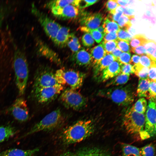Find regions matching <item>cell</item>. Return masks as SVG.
I'll list each match as a JSON object with an SVG mask.
<instances>
[{
  "label": "cell",
  "instance_id": "6da1fadb",
  "mask_svg": "<svg viewBox=\"0 0 156 156\" xmlns=\"http://www.w3.org/2000/svg\"><path fill=\"white\" fill-rule=\"evenodd\" d=\"M11 42L13 49V65L16 85L20 95L25 93L29 76L28 64L24 53L18 46L12 38Z\"/></svg>",
  "mask_w": 156,
  "mask_h": 156
},
{
  "label": "cell",
  "instance_id": "7a4b0ae2",
  "mask_svg": "<svg viewBox=\"0 0 156 156\" xmlns=\"http://www.w3.org/2000/svg\"><path fill=\"white\" fill-rule=\"evenodd\" d=\"M94 128V124L91 120L78 121L63 131L62 140L67 145L80 142L90 136L93 133Z\"/></svg>",
  "mask_w": 156,
  "mask_h": 156
},
{
  "label": "cell",
  "instance_id": "3957f363",
  "mask_svg": "<svg viewBox=\"0 0 156 156\" xmlns=\"http://www.w3.org/2000/svg\"><path fill=\"white\" fill-rule=\"evenodd\" d=\"M99 95L112 100L119 105L127 106L134 101L135 94L131 85L112 87L101 90Z\"/></svg>",
  "mask_w": 156,
  "mask_h": 156
},
{
  "label": "cell",
  "instance_id": "277c9868",
  "mask_svg": "<svg viewBox=\"0 0 156 156\" xmlns=\"http://www.w3.org/2000/svg\"><path fill=\"white\" fill-rule=\"evenodd\" d=\"M64 120V116L60 109H56L47 115L21 137L40 131H50L55 129L61 125Z\"/></svg>",
  "mask_w": 156,
  "mask_h": 156
},
{
  "label": "cell",
  "instance_id": "5b68a950",
  "mask_svg": "<svg viewBox=\"0 0 156 156\" xmlns=\"http://www.w3.org/2000/svg\"><path fill=\"white\" fill-rule=\"evenodd\" d=\"M145 115L138 113L131 107L126 112L122 124L126 131L130 134H135L144 131Z\"/></svg>",
  "mask_w": 156,
  "mask_h": 156
},
{
  "label": "cell",
  "instance_id": "8992f818",
  "mask_svg": "<svg viewBox=\"0 0 156 156\" xmlns=\"http://www.w3.org/2000/svg\"><path fill=\"white\" fill-rule=\"evenodd\" d=\"M60 99L66 107L80 110L86 106L87 100L82 94L75 90L68 88L63 91Z\"/></svg>",
  "mask_w": 156,
  "mask_h": 156
},
{
  "label": "cell",
  "instance_id": "52a82bcc",
  "mask_svg": "<svg viewBox=\"0 0 156 156\" xmlns=\"http://www.w3.org/2000/svg\"><path fill=\"white\" fill-rule=\"evenodd\" d=\"M31 12L36 17L46 34L53 41L61 26L41 12L34 3L31 5Z\"/></svg>",
  "mask_w": 156,
  "mask_h": 156
},
{
  "label": "cell",
  "instance_id": "ba28073f",
  "mask_svg": "<svg viewBox=\"0 0 156 156\" xmlns=\"http://www.w3.org/2000/svg\"><path fill=\"white\" fill-rule=\"evenodd\" d=\"M64 89L63 86L57 84L52 86L33 89L32 94L38 103L45 104L55 99Z\"/></svg>",
  "mask_w": 156,
  "mask_h": 156
},
{
  "label": "cell",
  "instance_id": "9c48e42d",
  "mask_svg": "<svg viewBox=\"0 0 156 156\" xmlns=\"http://www.w3.org/2000/svg\"><path fill=\"white\" fill-rule=\"evenodd\" d=\"M59 84L55 77V72L47 68L40 67L36 71L33 89L53 86Z\"/></svg>",
  "mask_w": 156,
  "mask_h": 156
},
{
  "label": "cell",
  "instance_id": "30bf717a",
  "mask_svg": "<svg viewBox=\"0 0 156 156\" xmlns=\"http://www.w3.org/2000/svg\"><path fill=\"white\" fill-rule=\"evenodd\" d=\"M144 131L148 136H154L156 134L155 100L150 99L145 115Z\"/></svg>",
  "mask_w": 156,
  "mask_h": 156
},
{
  "label": "cell",
  "instance_id": "8fae6325",
  "mask_svg": "<svg viewBox=\"0 0 156 156\" xmlns=\"http://www.w3.org/2000/svg\"><path fill=\"white\" fill-rule=\"evenodd\" d=\"M9 111L17 120L23 122L29 118V110L26 101L22 97L17 98L9 108Z\"/></svg>",
  "mask_w": 156,
  "mask_h": 156
},
{
  "label": "cell",
  "instance_id": "7c38bea8",
  "mask_svg": "<svg viewBox=\"0 0 156 156\" xmlns=\"http://www.w3.org/2000/svg\"><path fill=\"white\" fill-rule=\"evenodd\" d=\"M103 19V14L100 13H90L83 12L80 17V24L91 29H97L100 25Z\"/></svg>",
  "mask_w": 156,
  "mask_h": 156
},
{
  "label": "cell",
  "instance_id": "4fadbf2b",
  "mask_svg": "<svg viewBox=\"0 0 156 156\" xmlns=\"http://www.w3.org/2000/svg\"><path fill=\"white\" fill-rule=\"evenodd\" d=\"M85 74L81 72L73 69L64 70V79L66 84L70 88L76 90L82 85Z\"/></svg>",
  "mask_w": 156,
  "mask_h": 156
},
{
  "label": "cell",
  "instance_id": "5bb4252c",
  "mask_svg": "<svg viewBox=\"0 0 156 156\" xmlns=\"http://www.w3.org/2000/svg\"><path fill=\"white\" fill-rule=\"evenodd\" d=\"M50 9L55 16L64 20L75 18L80 14L78 8L71 5L62 8H54Z\"/></svg>",
  "mask_w": 156,
  "mask_h": 156
},
{
  "label": "cell",
  "instance_id": "9a60e30c",
  "mask_svg": "<svg viewBox=\"0 0 156 156\" xmlns=\"http://www.w3.org/2000/svg\"><path fill=\"white\" fill-rule=\"evenodd\" d=\"M39 150L38 148L26 150L11 148L0 153V156H35Z\"/></svg>",
  "mask_w": 156,
  "mask_h": 156
},
{
  "label": "cell",
  "instance_id": "2e32d148",
  "mask_svg": "<svg viewBox=\"0 0 156 156\" xmlns=\"http://www.w3.org/2000/svg\"><path fill=\"white\" fill-rule=\"evenodd\" d=\"M117 60L116 58L111 53L106 55L94 67V74L95 77L99 76L100 74L108 67L112 62Z\"/></svg>",
  "mask_w": 156,
  "mask_h": 156
},
{
  "label": "cell",
  "instance_id": "e0dca14e",
  "mask_svg": "<svg viewBox=\"0 0 156 156\" xmlns=\"http://www.w3.org/2000/svg\"><path fill=\"white\" fill-rule=\"evenodd\" d=\"M120 73L119 63L116 60L103 71L101 80L103 81H105L116 76Z\"/></svg>",
  "mask_w": 156,
  "mask_h": 156
},
{
  "label": "cell",
  "instance_id": "ac0fdd59",
  "mask_svg": "<svg viewBox=\"0 0 156 156\" xmlns=\"http://www.w3.org/2000/svg\"><path fill=\"white\" fill-rule=\"evenodd\" d=\"M73 60L78 65L87 66L91 64V58L90 53L84 49H80L73 55Z\"/></svg>",
  "mask_w": 156,
  "mask_h": 156
},
{
  "label": "cell",
  "instance_id": "d6986e66",
  "mask_svg": "<svg viewBox=\"0 0 156 156\" xmlns=\"http://www.w3.org/2000/svg\"><path fill=\"white\" fill-rule=\"evenodd\" d=\"M70 31L68 28L61 26L53 41L55 44L60 47L66 46L70 34Z\"/></svg>",
  "mask_w": 156,
  "mask_h": 156
},
{
  "label": "cell",
  "instance_id": "ffe728a7",
  "mask_svg": "<svg viewBox=\"0 0 156 156\" xmlns=\"http://www.w3.org/2000/svg\"><path fill=\"white\" fill-rule=\"evenodd\" d=\"M91 64L94 66L107 54L102 43L93 47L90 53Z\"/></svg>",
  "mask_w": 156,
  "mask_h": 156
},
{
  "label": "cell",
  "instance_id": "44dd1931",
  "mask_svg": "<svg viewBox=\"0 0 156 156\" xmlns=\"http://www.w3.org/2000/svg\"><path fill=\"white\" fill-rule=\"evenodd\" d=\"M150 81L148 79H140L136 92L140 97H145L150 99L149 88Z\"/></svg>",
  "mask_w": 156,
  "mask_h": 156
},
{
  "label": "cell",
  "instance_id": "7402d4cb",
  "mask_svg": "<svg viewBox=\"0 0 156 156\" xmlns=\"http://www.w3.org/2000/svg\"><path fill=\"white\" fill-rule=\"evenodd\" d=\"M79 2V0H53L48 2L46 5L50 9L54 8H62L69 5H73L78 8Z\"/></svg>",
  "mask_w": 156,
  "mask_h": 156
},
{
  "label": "cell",
  "instance_id": "603a6c76",
  "mask_svg": "<svg viewBox=\"0 0 156 156\" xmlns=\"http://www.w3.org/2000/svg\"><path fill=\"white\" fill-rule=\"evenodd\" d=\"M16 132L14 127L10 125L0 126V143L12 137Z\"/></svg>",
  "mask_w": 156,
  "mask_h": 156
},
{
  "label": "cell",
  "instance_id": "cb8c5ba5",
  "mask_svg": "<svg viewBox=\"0 0 156 156\" xmlns=\"http://www.w3.org/2000/svg\"><path fill=\"white\" fill-rule=\"evenodd\" d=\"M102 26L104 29V33L117 32L120 29L118 24L115 22L106 17L103 22Z\"/></svg>",
  "mask_w": 156,
  "mask_h": 156
},
{
  "label": "cell",
  "instance_id": "d4e9b609",
  "mask_svg": "<svg viewBox=\"0 0 156 156\" xmlns=\"http://www.w3.org/2000/svg\"><path fill=\"white\" fill-rule=\"evenodd\" d=\"M129 75L120 73L116 77L109 81L106 85V87L118 86L125 84L129 79Z\"/></svg>",
  "mask_w": 156,
  "mask_h": 156
},
{
  "label": "cell",
  "instance_id": "484cf974",
  "mask_svg": "<svg viewBox=\"0 0 156 156\" xmlns=\"http://www.w3.org/2000/svg\"><path fill=\"white\" fill-rule=\"evenodd\" d=\"M146 49V55L153 61L156 62V43L151 39H148L144 45Z\"/></svg>",
  "mask_w": 156,
  "mask_h": 156
},
{
  "label": "cell",
  "instance_id": "4316f807",
  "mask_svg": "<svg viewBox=\"0 0 156 156\" xmlns=\"http://www.w3.org/2000/svg\"><path fill=\"white\" fill-rule=\"evenodd\" d=\"M122 156H141L140 149L135 146L124 144L122 147Z\"/></svg>",
  "mask_w": 156,
  "mask_h": 156
},
{
  "label": "cell",
  "instance_id": "83f0119b",
  "mask_svg": "<svg viewBox=\"0 0 156 156\" xmlns=\"http://www.w3.org/2000/svg\"><path fill=\"white\" fill-rule=\"evenodd\" d=\"M84 156H111L106 151L97 148H93L82 151Z\"/></svg>",
  "mask_w": 156,
  "mask_h": 156
},
{
  "label": "cell",
  "instance_id": "f1b7e54d",
  "mask_svg": "<svg viewBox=\"0 0 156 156\" xmlns=\"http://www.w3.org/2000/svg\"><path fill=\"white\" fill-rule=\"evenodd\" d=\"M148 38L143 34H136L133 37L130 41V45L131 48H134L139 46H144L147 41Z\"/></svg>",
  "mask_w": 156,
  "mask_h": 156
},
{
  "label": "cell",
  "instance_id": "f546056e",
  "mask_svg": "<svg viewBox=\"0 0 156 156\" xmlns=\"http://www.w3.org/2000/svg\"><path fill=\"white\" fill-rule=\"evenodd\" d=\"M133 67L134 73L140 79H148L149 68L143 66L140 63L133 66Z\"/></svg>",
  "mask_w": 156,
  "mask_h": 156
},
{
  "label": "cell",
  "instance_id": "4dcf8cb0",
  "mask_svg": "<svg viewBox=\"0 0 156 156\" xmlns=\"http://www.w3.org/2000/svg\"><path fill=\"white\" fill-rule=\"evenodd\" d=\"M67 44L71 50L76 53L81 48V44L78 38L73 33L70 34Z\"/></svg>",
  "mask_w": 156,
  "mask_h": 156
},
{
  "label": "cell",
  "instance_id": "1f68e13d",
  "mask_svg": "<svg viewBox=\"0 0 156 156\" xmlns=\"http://www.w3.org/2000/svg\"><path fill=\"white\" fill-rule=\"evenodd\" d=\"M147 105L146 100L144 98H141L139 99L131 108L138 113L144 114L146 111Z\"/></svg>",
  "mask_w": 156,
  "mask_h": 156
},
{
  "label": "cell",
  "instance_id": "d6a6232c",
  "mask_svg": "<svg viewBox=\"0 0 156 156\" xmlns=\"http://www.w3.org/2000/svg\"><path fill=\"white\" fill-rule=\"evenodd\" d=\"M80 30L85 33H89L91 35L94 40L98 43L102 40L105 34L99 32L96 29H91L84 26H81Z\"/></svg>",
  "mask_w": 156,
  "mask_h": 156
},
{
  "label": "cell",
  "instance_id": "836d02e7",
  "mask_svg": "<svg viewBox=\"0 0 156 156\" xmlns=\"http://www.w3.org/2000/svg\"><path fill=\"white\" fill-rule=\"evenodd\" d=\"M12 6L8 3H1L0 4V28L4 20L10 13Z\"/></svg>",
  "mask_w": 156,
  "mask_h": 156
},
{
  "label": "cell",
  "instance_id": "e575fe53",
  "mask_svg": "<svg viewBox=\"0 0 156 156\" xmlns=\"http://www.w3.org/2000/svg\"><path fill=\"white\" fill-rule=\"evenodd\" d=\"M117 24L121 29H127L132 25L130 22L128 16L122 14L117 21Z\"/></svg>",
  "mask_w": 156,
  "mask_h": 156
},
{
  "label": "cell",
  "instance_id": "d590c367",
  "mask_svg": "<svg viewBox=\"0 0 156 156\" xmlns=\"http://www.w3.org/2000/svg\"><path fill=\"white\" fill-rule=\"evenodd\" d=\"M141 155L142 156H154L155 150L152 144H147L140 149Z\"/></svg>",
  "mask_w": 156,
  "mask_h": 156
},
{
  "label": "cell",
  "instance_id": "8d00e7d4",
  "mask_svg": "<svg viewBox=\"0 0 156 156\" xmlns=\"http://www.w3.org/2000/svg\"><path fill=\"white\" fill-rule=\"evenodd\" d=\"M101 43L107 54L111 53L117 47L116 40L109 41L103 40Z\"/></svg>",
  "mask_w": 156,
  "mask_h": 156
},
{
  "label": "cell",
  "instance_id": "74e56055",
  "mask_svg": "<svg viewBox=\"0 0 156 156\" xmlns=\"http://www.w3.org/2000/svg\"><path fill=\"white\" fill-rule=\"evenodd\" d=\"M55 77L57 83L63 86L66 84L64 79V70L60 69L55 72Z\"/></svg>",
  "mask_w": 156,
  "mask_h": 156
},
{
  "label": "cell",
  "instance_id": "f35d334b",
  "mask_svg": "<svg viewBox=\"0 0 156 156\" xmlns=\"http://www.w3.org/2000/svg\"><path fill=\"white\" fill-rule=\"evenodd\" d=\"M117 47L122 52H129L130 48L129 42L124 40L117 39L116 40Z\"/></svg>",
  "mask_w": 156,
  "mask_h": 156
},
{
  "label": "cell",
  "instance_id": "ab89813d",
  "mask_svg": "<svg viewBox=\"0 0 156 156\" xmlns=\"http://www.w3.org/2000/svg\"><path fill=\"white\" fill-rule=\"evenodd\" d=\"M81 41L83 45L87 47L92 46L94 42V40L89 33H85L83 35Z\"/></svg>",
  "mask_w": 156,
  "mask_h": 156
},
{
  "label": "cell",
  "instance_id": "60d3db41",
  "mask_svg": "<svg viewBox=\"0 0 156 156\" xmlns=\"http://www.w3.org/2000/svg\"><path fill=\"white\" fill-rule=\"evenodd\" d=\"M117 33L118 39L120 40H125L129 42L132 38V36L125 29H120Z\"/></svg>",
  "mask_w": 156,
  "mask_h": 156
},
{
  "label": "cell",
  "instance_id": "b9f144b4",
  "mask_svg": "<svg viewBox=\"0 0 156 156\" xmlns=\"http://www.w3.org/2000/svg\"><path fill=\"white\" fill-rule=\"evenodd\" d=\"M119 6L115 0L108 1L106 3L105 7L107 10L109 12V14L114 13L116 8Z\"/></svg>",
  "mask_w": 156,
  "mask_h": 156
},
{
  "label": "cell",
  "instance_id": "7bdbcfd3",
  "mask_svg": "<svg viewBox=\"0 0 156 156\" xmlns=\"http://www.w3.org/2000/svg\"><path fill=\"white\" fill-rule=\"evenodd\" d=\"M154 62L146 55H142L140 56L139 63L143 66L149 68Z\"/></svg>",
  "mask_w": 156,
  "mask_h": 156
},
{
  "label": "cell",
  "instance_id": "ee69618b",
  "mask_svg": "<svg viewBox=\"0 0 156 156\" xmlns=\"http://www.w3.org/2000/svg\"><path fill=\"white\" fill-rule=\"evenodd\" d=\"M120 73L129 75L134 73L133 66L129 64H119Z\"/></svg>",
  "mask_w": 156,
  "mask_h": 156
},
{
  "label": "cell",
  "instance_id": "f6af8a7d",
  "mask_svg": "<svg viewBox=\"0 0 156 156\" xmlns=\"http://www.w3.org/2000/svg\"><path fill=\"white\" fill-rule=\"evenodd\" d=\"M131 58L129 52H124L120 54L117 60L119 64H127L129 63Z\"/></svg>",
  "mask_w": 156,
  "mask_h": 156
},
{
  "label": "cell",
  "instance_id": "bcb514c9",
  "mask_svg": "<svg viewBox=\"0 0 156 156\" xmlns=\"http://www.w3.org/2000/svg\"><path fill=\"white\" fill-rule=\"evenodd\" d=\"M156 62H154L149 68L148 78L150 81H156Z\"/></svg>",
  "mask_w": 156,
  "mask_h": 156
},
{
  "label": "cell",
  "instance_id": "7dc6e473",
  "mask_svg": "<svg viewBox=\"0 0 156 156\" xmlns=\"http://www.w3.org/2000/svg\"><path fill=\"white\" fill-rule=\"evenodd\" d=\"M149 91L150 99L155 100L156 98V81H150Z\"/></svg>",
  "mask_w": 156,
  "mask_h": 156
},
{
  "label": "cell",
  "instance_id": "c3c4849f",
  "mask_svg": "<svg viewBox=\"0 0 156 156\" xmlns=\"http://www.w3.org/2000/svg\"><path fill=\"white\" fill-rule=\"evenodd\" d=\"M130 51L140 55H146V49L143 46H139L134 48H131Z\"/></svg>",
  "mask_w": 156,
  "mask_h": 156
},
{
  "label": "cell",
  "instance_id": "681fc988",
  "mask_svg": "<svg viewBox=\"0 0 156 156\" xmlns=\"http://www.w3.org/2000/svg\"><path fill=\"white\" fill-rule=\"evenodd\" d=\"M99 1L98 0H79L78 8L81 9L89 6Z\"/></svg>",
  "mask_w": 156,
  "mask_h": 156
},
{
  "label": "cell",
  "instance_id": "f907efd6",
  "mask_svg": "<svg viewBox=\"0 0 156 156\" xmlns=\"http://www.w3.org/2000/svg\"><path fill=\"white\" fill-rule=\"evenodd\" d=\"M103 38L104 40L105 41L116 40L118 39L117 33L113 32L106 34Z\"/></svg>",
  "mask_w": 156,
  "mask_h": 156
},
{
  "label": "cell",
  "instance_id": "816d5d0a",
  "mask_svg": "<svg viewBox=\"0 0 156 156\" xmlns=\"http://www.w3.org/2000/svg\"><path fill=\"white\" fill-rule=\"evenodd\" d=\"M140 56L136 55H133L131 58L129 63L133 66L139 63Z\"/></svg>",
  "mask_w": 156,
  "mask_h": 156
},
{
  "label": "cell",
  "instance_id": "f5cc1de1",
  "mask_svg": "<svg viewBox=\"0 0 156 156\" xmlns=\"http://www.w3.org/2000/svg\"><path fill=\"white\" fill-rule=\"evenodd\" d=\"M116 2L119 5H120L123 6H125L131 4L133 3L132 0H115Z\"/></svg>",
  "mask_w": 156,
  "mask_h": 156
},
{
  "label": "cell",
  "instance_id": "db71d44e",
  "mask_svg": "<svg viewBox=\"0 0 156 156\" xmlns=\"http://www.w3.org/2000/svg\"><path fill=\"white\" fill-rule=\"evenodd\" d=\"M122 51L117 47L113 50L111 54L113 55L116 59L117 60L120 54Z\"/></svg>",
  "mask_w": 156,
  "mask_h": 156
},
{
  "label": "cell",
  "instance_id": "11a10c76",
  "mask_svg": "<svg viewBox=\"0 0 156 156\" xmlns=\"http://www.w3.org/2000/svg\"><path fill=\"white\" fill-rule=\"evenodd\" d=\"M123 7L124 14L128 16L132 15V14L134 12L133 9L128 8L127 7L123 6Z\"/></svg>",
  "mask_w": 156,
  "mask_h": 156
},
{
  "label": "cell",
  "instance_id": "9f6ffc18",
  "mask_svg": "<svg viewBox=\"0 0 156 156\" xmlns=\"http://www.w3.org/2000/svg\"><path fill=\"white\" fill-rule=\"evenodd\" d=\"M96 29L101 33L104 34V29L102 25L99 26Z\"/></svg>",
  "mask_w": 156,
  "mask_h": 156
},
{
  "label": "cell",
  "instance_id": "6f0895ef",
  "mask_svg": "<svg viewBox=\"0 0 156 156\" xmlns=\"http://www.w3.org/2000/svg\"><path fill=\"white\" fill-rule=\"evenodd\" d=\"M62 156H74L73 155L71 154L70 153H66L64 155H63Z\"/></svg>",
  "mask_w": 156,
  "mask_h": 156
},
{
  "label": "cell",
  "instance_id": "680465c9",
  "mask_svg": "<svg viewBox=\"0 0 156 156\" xmlns=\"http://www.w3.org/2000/svg\"><path fill=\"white\" fill-rule=\"evenodd\" d=\"M2 51L1 49L0 48V60L1 58V56L2 55Z\"/></svg>",
  "mask_w": 156,
  "mask_h": 156
},
{
  "label": "cell",
  "instance_id": "91938a15",
  "mask_svg": "<svg viewBox=\"0 0 156 156\" xmlns=\"http://www.w3.org/2000/svg\"></svg>",
  "mask_w": 156,
  "mask_h": 156
}]
</instances>
